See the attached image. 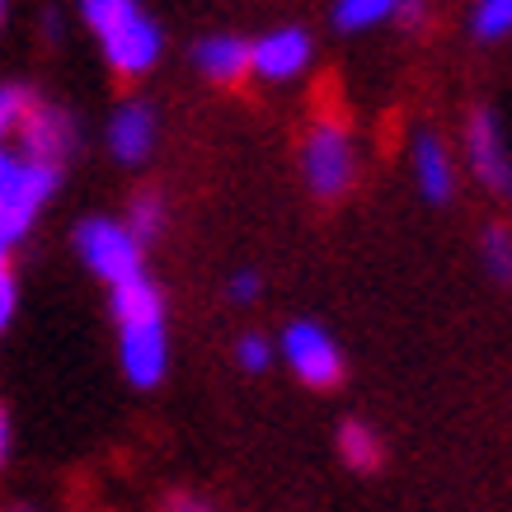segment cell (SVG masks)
Instances as JSON below:
<instances>
[{
    "label": "cell",
    "instance_id": "1",
    "mask_svg": "<svg viewBox=\"0 0 512 512\" xmlns=\"http://www.w3.org/2000/svg\"><path fill=\"white\" fill-rule=\"evenodd\" d=\"M80 15L118 76H146L160 62V47H165L160 24L137 0H80Z\"/></svg>",
    "mask_w": 512,
    "mask_h": 512
},
{
    "label": "cell",
    "instance_id": "2",
    "mask_svg": "<svg viewBox=\"0 0 512 512\" xmlns=\"http://www.w3.org/2000/svg\"><path fill=\"white\" fill-rule=\"evenodd\" d=\"M57 184H62L57 165H38L0 146V245L15 249L33 231V221L43 212V202L57 193Z\"/></svg>",
    "mask_w": 512,
    "mask_h": 512
},
{
    "label": "cell",
    "instance_id": "3",
    "mask_svg": "<svg viewBox=\"0 0 512 512\" xmlns=\"http://www.w3.org/2000/svg\"><path fill=\"white\" fill-rule=\"evenodd\" d=\"M76 249H80V259H85V268H90L99 282H109V287L146 273V268H141L137 235L127 231L123 221H109V217L80 221L76 226Z\"/></svg>",
    "mask_w": 512,
    "mask_h": 512
},
{
    "label": "cell",
    "instance_id": "4",
    "mask_svg": "<svg viewBox=\"0 0 512 512\" xmlns=\"http://www.w3.org/2000/svg\"><path fill=\"white\" fill-rule=\"evenodd\" d=\"M282 357H287V367H292L296 381L311 386V390H329V386H339L343 381L339 343L329 339L320 325H311V320L287 325V334H282Z\"/></svg>",
    "mask_w": 512,
    "mask_h": 512
},
{
    "label": "cell",
    "instance_id": "5",
    "mask_svg": "<svg viewBox=\"0 0 512 512\" xmlns=\"http://www.w3.org/2000/svg\"><path fill=\"white\" fill-rule=\"evenodd\" d=\"M301 170H306V184L320 198H339L343 188L353 184V141L339 123H320L301 146Z\"/></svg>",
    "mask_w": 512,
    "mask_h": 512
},
{
    "label": "cell",
    "instance_id": "6",
    "mask_svg": "<svg viewBox=\"0 0 512 512\" xmlns=\"http://www.w3.org/2000/svg\"><path fill=\"white\" fill-rule=\"evenodd\" d=\"M118 357H123V372L132 386L151 390L165 381L170 372V334H165V320L156 325H123L118 329Z\"/></svg>",
    "mask_w": 512,
    "mask_h": 512
},
{
    "label": "cell",
    "instance_id": "7",
    "mask_svg": "<svg viewBox=\"0 0 512 512\" xmlns=\"http://www.w3.org/2000/svg\"><path fill=\"white\" fill-rule=\"evenodd\" d=\"M466 151H470V170L480 174L484 188H494L503 198H512V156L503 146L498 118L489 109H475L466 123Z\"/></svg>",
    "mask_w": 512,
    "mask_h": 512
},
{
    "label": "cell",
    "instance_id": "8",
    "mask_svg": "<svg viewBox=\"0 0 512 512\" xmlns=\"http://www.w3.org/2000/svg\"><path fill=\"white\" fill-rule=\"evenodd\" d=\"M15 137L24 141V151H19L24 160H38V165H57V170H62V160L71 156V146H76V123H71L62 109L33 99V109L24 113V123H19Z\"/></svg>",
    "mask_w": 512,
    "mask_h": 512
},
{
    "label": "cell",
    "instance_id": "9",
    "mask_svg": "<svg viewBox=\"0 0 512 512\" xmlns=\"http://www.w3.org/2000/svg\"><path fill=\"white\" fill-rule=\"evenodd\" d=\"M311 62V38L301 29H273L259 43H249V71L264 80H292Z\"/></svg>",
    "mask_w": 512,
    "mask_h": 512
},
{
    "label": "cell",
    "instance_id": "10",
    "mask_svg": "<svg viewBox=\"0 0 512 512\" xmlns=\"http://www.w3.org/2000/svg\"><path fill=\"white\" fill-rule=\"evenodd\" d=\"M156 146V113L146 104H123V109L109 118V151L113 160L123 165H141Z\"/></svg>",
    "mask_w": 512,
    "mask_h": 512
},
{
    "label": "cell",
    "instance_id": "11",
    "mask_svg": "<svg viewBox=\"0 0 512 512\" xmlns=\"http://www.w3.org/2000/svg\"><path fill=\"white\" fill-rule=\"evenodd\" d=\"M109 311H113V320H118V329L156 325V320H165V296H160V287L146 278V273H137V278L109 287Z\"/></svg>",
    "mask_w": 512,
    "mask_h": 512
},
{
    "label": "cell",
    "instance_id": "12",
    "mask_svg": "<svg viewBox=\"0 0 512 512\" xmlns=\"http://www.w3.org/2000/svg\"><path fill=\"white\" fill-rule=\"evenodd\" d=\"M414 174H419V188L428 202H447L456 193V160H451L447 141L423 132L414 141Z\"/></svg>",
    "mask_w": 512,
    "mask_h": 512
},
{
    "label": "cell",
    "instance_id": "13",
    "mask_svg": "<svg viewBox=\"0 0 512 512\" xmlns=\"http://www.w3.org/2000/svg\"><path fill=\"white\" fill-rule=\"evenodd\" d=\"M193 62H198V71L212 80V85H235V80H245V71H249V43L231 38V33L202 38L198 52H193Z\"/></svg>",
    "mask_w": 512,
    "mask_h": 512
},
{
    "label": "cell",
    "instance_id": "14",
    "mask_svg": "<svg viewBox=\"0 0 512 512\" xmlns=\"http://www.w3.org/2000/svg\"><path fill=\"white\" fill-rule=\"evenodd\" d=\"M339 456L353 470H376V466H381V442H376V433L367 428V423H343Z\"/></svg>",
    "mask_w": 512,
    "mask_h": 512
},
{
    "label": "cell",
    "instance_id": "15",
    "mask_svg": "<svg viewBox=\"0 0 512 512\" xmlns=\"http://www.w3.org/2000/svg\"><path fill=\"white\" fill-rule=\"evenodd\" d=\"M395 5H400V0H339V5H334V24L348 33L372 29V24L395 15Z\"/></svg>",
    "mask_w": 512,
    "mask_h": 512
},
{
    "label": "cell",
    "instance_id": "16",
    "mask_svg": "<svg viewBox=\"0 0 512 512\" xmlns=\"http://www.w3.org/2000/svg\"><path fill=\"white\" fill-rule=\"evenodd\" d=\"M160 226H165V207H160L156 193H137L132 198V217H127V231L137 235V245H146V240H156Z\"/></svg>",
    "mask_w": 512,
    "mask_h": 512
},
{
    "label": "cell",
    "instance_id": "17",
    "mask_svg": "<svg viewBox=\"0 0 512 512\" xmlns=\"http://www.w3.org/2000/svg\"><path fill=\"white\" fill-rule=\"evenodd\" d=\"M480 249H484V268H489L498 282H512V231L508 226H489Z\"/></svg>",
    "mask_w": 512,
    "mask_h": 512
},
{
    "label": "cell",
    "instance_id": "18",
    "mask_svg": "<svg viewBox=\"0 0 512 512\" xmlns=\"http://www.w3.org/2000/svg\"><path fill=\"white\" fill-rule=\"evenodd\" d=\"M512 33V0H480L475 5V38L494 43Z\"/></svg>",
    "mask_w": 512,
    "mask_h": 512
},
{
    "label": "cell",
    "instance_id": "19",
    "mask_svg": "<svg viewBox=\"0 0 512 512\" xmlns=\"http://www.w3.org/2000/svg\"><path fill=\"white\" fill-rule=\"evenodd\" d=\"M33 109V94L24 85H0V146L5 137H15L19 123H24V113Z\"/></svg>",
    "mask_w": 512,
    "mask_h": 512
},
{
    "label": "cell",
    "instance_id": "20",
    "mask_svg": "<svg viewBox=\"0 0 512 512\" xmlns=\"http://www.w3.org/2000/svg\"><path fill=\"white\" fill-rule=\"evenodd\" d=\"M235 357H240V367H245V372H264L268 357H273V348H268V339H259V334H245L240 348H235Z\"/></svg>",
    "mask_w": 512,
    "mask_h": 512
},
{
    "label": "cell",
    "instance_id": "21",
    "mask_svg": "<svg viewBox=\"0 0 512 512\" xmlns=\"http://www.w3.org/2000/svg\"><path fill=\"white\" fill-rule=\"evenodd\" d=\"M15 306H19V287H15V273L0 278V329L15 320Z\"/></svg>",
    "mask_w": 512,
    "mask_h": 512
},
{
    "label": "cell",
    "instance_id": "22",
    "mask_svg": "<svg viewBox=\"0 0 512 512\" xmlns=\"http://www.w3.org/2000/svg\"><path fill=\"white\" fill-rule=\"evenodd\" d=\"M259 296V273H235V282H231V301H254Z\"/></svg>",
    "mask_w": 512,
    "mask_h": 512
},
{
    "label": "cell",
    "instance_id": "23",
    "mask_svg": "<svg viewBox=\"0 0 512 512\" xmlns=\"http://www.w3.org/2000/svg\"><path fill=\"white\" fill-rule=\"evenodd\" d=\"M165 512H212L202 498H193V494H174L170 503H165Z\"/></svg>",
    "mask_w": 512,
    "mask_h": 512
},
{
    "label": "cell",
    "instance_id": "24",
    "mask_svg": "<svg viewBox=\"0 0 512 512\" xmlns=\"http://www.w3.org/2000/svg\"><path fill=\"white\" fill-rule=\"evenodd\" d=\"M5 456H10V414L0 409V466H5Z\"/></svg>",
    "mask_w": 512,
    "mask_h": 512
},
{
    "label": "cell",
    "instance_id": "25",
    "mask_svg": "<svg viewBox=\"0 0 512 512\" xmlns=\"http://www.w3.org/2000/svg\"><path fill=\"white\" fill-rule=\"evenodd\" d=\"M0 278H10V249L0 245Z\"/></svg>",
    "mask_w": 512,
    "mask_h": 512
},
{
    "label": "cell",
    "instance_id": "26",
    "mask_svg": "<svg viewBox=\"0 0 512 512\" xmlns=\"http://www.w3.org/2000/svg\"><path fill=\"white\" fill-rule=\"evenodd\" d=\"M0 24H5V0H0Z\"/></svg>",
    "mask_w": 512,
    "mask_h": 512
}]
</instances>
